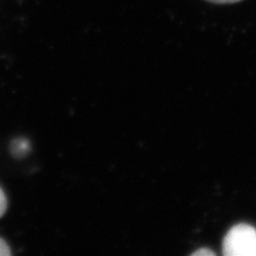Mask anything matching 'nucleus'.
<instances>
[{
  "mask_svg": "<svg viewBox=\"0 0 256 256\" xmlns=\"http://www.w3.org/2000/svg\"><path fill=\"white\" fill-rule=\"evenodd\" d=\"M6 207H8V201H6V198L4 190L0 188V218L2 217L4 214L6 210Z\"/></svg>",
  "mask_w": 256,
  "mask_h": 256,
  "instance_id": "nucleus-2",
  "label": "nucleus"
},
{
  "mask_svg": "<svg viewBox=\"0 0 256 256\" xmlns=\"http://www.w3.org/2000/svg\"><path fill=\"white\" fill-rule=\"evenodd\" d=\"M191 255L192 256H212V255H214V252H212L210 249H207V248H206V249L202 248V249H200L198 251H194Z\"/></svg>",
  "mask_w": 256,
  "mask_h": 256,
  "instance_id": "nucleus-4",
  "label": "nucleus"
},
{
  "mask_svg": "<svg viewBox=\"0 0 256 256\" xmlns=\"http://www.w3.org/2000/svg\"><path fill=\"white\" fill-rule=\"evenodd\" d=\"M208 2H214V4H234V2H242V0H208Z\"/></svg>",
  "mask_w": 256,
  "mask_h": 256,
  "instance_id": "nucleus-5",
  "label": "nucleus"
},
{
  "mask_svg": "<svg viewBox=\"0 0 256 256\" xmlns=\"http://www.w3.org/2000/svg\"><path fill=\"white\" fill-rule=\"evenodd\" d=\"M11 255V250L8 244L2 238H0V256H9Z\"/></svg>",
  "mask_w": 256,
  "mask_h": 256,
  "instance_id": "nucleus-3",
  "label": "nucleus"
},
{
  "mask_svg": "<svg viewBox=\"0 0 256 256\" xmlns=\"http://www.w3.org/2000/svg\"><path fill=\"white\" fill-rule=\"evenodd\" d=\"M222 252L226 256H256V230L244 223L233 226L223 239Z\"/></svg>",
  "mask_w": 256,
  "mask_h": 256,
  "instance_id": "nucleus-1",
  "label": "nucleus"
}]
</instances>
